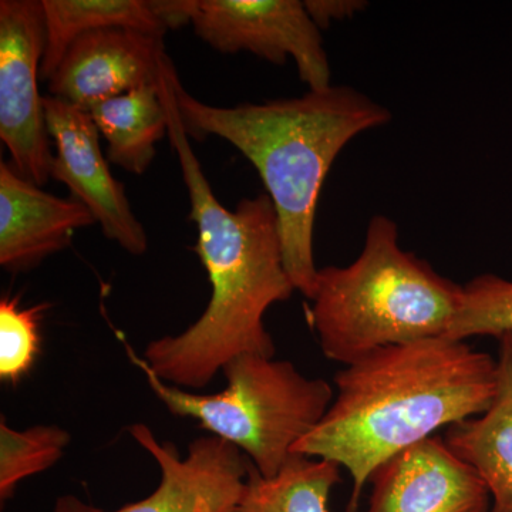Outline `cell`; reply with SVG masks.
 Wrapping results in <instances>:
<instances>
[{"instance_id": "obj_9", "label": "cell", "mask_w": 512, "mask_h": 512, "mask_svg": "<svg viewBox=\"0 0 512 512\" xmlns=\"http://www.w3.org/2000/svg\"><path fill=\"white\" fill-rule=\"evenodd\" d=\"M50 140L56 147L50 178L69 187L99 222L104 235L131 255L146 254V229L137 220L124 185L101 153L99 128L87 111L56 97H43Z\"/></svg>"}, {"instance_id": "obj_20", "label": "cell", "mask_w": 512, "mask_h": 512, "mask_svg": "<svg viewBox=\"0 0 512 512\" xmlns=\"http://www.w3.org/2000/svg\"><path fill=\"white\" fill-rule=\"evenodd\" d=\"M303 5L315 25L323 30L333 22L353 18L367 3L363 0H303Z\"/></svg>"}, {"instance_id": "obj_16", "label": "cell", "mask_w": 512, "mask_h": 512, "mask_svg": "<svg viewBox=\"0 0 512 512\" xmlns=\"http://www.w3.org/2000/svg\"><path fill=\"white\" fill-rule=\"evenodd\" d=\"M340 483L338 464L293 454L275 477L249 468L244 495L232 512H329L333 487Z\"/></svg>"}, {"instance_id": "obj_17", "label": "cell", "mask_w": 512, "mask_h": 512, "mask_svg": "<svg viewBox=\"0 0 512 512\" xmlns=\"http://www.w3.org/2000/svg\"><path fill=\"white\" fill-rule=\"evenodd\" d=\"M72 437L55 424H39L15 430L5 417L0 420V501L5 504L26 478L55 466Z\"/></svg>"}, {"instance_id": "obj_2", "label": "cell", "mask_w": 512, "mask_h": 512, "mask_svg": "<svg viewBox=\"0 0 512 512\" xmlns=\"http://www.w3.org/2000/svg\"><path fill=\"white\" fill-rule=\"evenodd\" d=\"M335 384L328 413L293 454L348 470V512H356L380 464L490 407L497 360L467 342L424 339L362 357L340 370Z\"/></svg>"}, {"instance_id": "obj_15", "label": "cell", "mask_w": 512, "mask_h": 512, "mask_svg": "<svg viewBox=\"0 0 512 512\" xmlns=\"http://www.w3.org/2000/svg\"><path fill=\"white\" fill-rule=\"evenodd\" d=\"M46 50L40 79L50 80L69 47L86 33L109 28L137 29L165 36L167 26L146 0H42Z\"/></svg>"}, {"instance_id": "obj_8", "label": "cell", "mask_w": 512, "mask_h": 512, "mask_svg": "<svg viewBox=\"0 0 512 512\" xmlns=\"http://www.w3.org/2000/svg\"><path fill=\"white\" fill-rule=\"evenodd\" d=\"M128 433L160 466L157 490L114 511L63 495L53 512H232L237 508L251 461L234 444L220 437H201L192 441L188 456L181 457L171 441L158 440L146 424H133Z\"/></svg>"}, {"instance_id": "obj_3", "label": "cell", "mask_w": 512, "mask_h": 512, "mask_svg": "<svg viewBox=\"0 0 512 512\" xmlns=\"http://www.w3.org/2000/svg\"><path fill=\"white\" fill-rule=\"evenodd\" d=\"M170 83L188 137L224 138L258 170L278 217L286 272L296 291L311 299L319 271L313 229L326 177L353 138L389 123L392 114L350 86L309 90L301 97L262 104L215 107L191 96L175 67Z\"/></svg>"}, {"instance_id": "obj_18", "label": "cell", "mask_w": 512, "mask_h": 512, "mask_svg": "<svg viewBox=\"0 0 512 512\" xmlns=\"http://www.w3.org/2000/svg\"><path fill=\"white\" fill-rule=\"evenodd\" d=\"M512 333V281L485 274L463 286L447 339L466 342L476 336L500 339Z\"/></svg>"}, {"instance_id": "obj_12", "label": "cell", "mask_w": 512, "mask_h": 512, "mask_svg": "<svg viewBox=\"0 0 512 512\" xmlns=\"http://www.w3.org/2000/svg\"><path fill=\"white\" fill-rule=\"evenodd\" d=\"M94 222L82 202L55 197L23 178L12 164H0V265L5 271H32L69 247L77 229Z\"/></svg>"}, {"instance_id": "obj_7", "label": "cell", "mask_w": 512, "mask_h": 512, "mask_svg": "<svg viewBox=\"0 0 512 512\" xmlns=\"http://www.w3.org/2000/svg\"><path fill=\"white\" fill-rule=\"evenodd\" d=\"M46 50L42 0L0 2V138L23 178L42 188L53 156L37 90Z\"/></svg>"}, {"instance_id": "obj_14", "label": "cell", "mask_w": 512, "mask_h": 512, "mask_svg": "<svg viewBox=\"0 0 512 512\" xmlns=\"http://www.w3.org/2000/svg\"><path fill=\"white\" fill-rule=\"evenodd\" d=\"M161 80L100 101L89 110L100 134L106 138L110 163L120 165L128 173H146L156 157L158 141L168 136Z\"/></svg>"}, {"instance_id": "obj_1", "label": "cell", "mask_w": 512, "mask_h": 512, "mask_svg": "<svg viewBox=\"0 0 512 512\" xmlns=\"http://www.w3.org/2000/svg\"><path fill=\"white\" fill-rule=\"evenodd\" d=\"M170 72L161 80L168 137L180 161L197 225V251L211 284V299L180 335L148 343L143 359L163 382L204 389L232 359L247 353L274 357L264 316L296 291L284 264L278 217L268 194L244 198L234 211L215 197L185 133Z\"/></svg>"}, {"instance_id": "obj_19", "label": "cell", "mask_w": 512, "mask_h": 512, "mask_svg": "<svg viewBox=\"0 0 512 512\" xmlns=\"http://www.w3.org/2000/svg\"><path fill=\"white\" fill-rule=\"evenodd\" d=\"M40 303L20 308L19 298L5 296L0 301V379L18 384L35 365L40 352V318L49 308Z\"/></svg>"}, {"instance_id": "obj_11", "label": "cell", "mask_w": 512, "mask_h": 512, "mask_svg": "<svg viewBox=\"0 0 512 512\" xmlns=\"http://www.w3.org/2000/svg\"><path fill=\"white\" fill-rule=\"evenodd\" d=\"M365 512H490L483 478L444 439L430 437L373 471Z\"/></svg>"}, {"instance_id": "obj_13", "label": "cell", "mask_w": 512, "mask_h": 512, "mask_svg": "<svg viewBox=\"0 0 512 512\" xmlns=\"http://www.w3.org/2000/svg\"><path fill=\"white\" fill-rule=\"evenodd\" d=\"M498 342L493 402L480 416L448 427L444 441L483 478L490 512H512V333Z\"/></svg>"}, {"instance_id": "obj_6", "label": "cell", "mask_w": 512, "mask_h": 512, "mask_svg": "<svg viewBox=\"0 0 512 512\" xmlns=\"http://www.w3.org/2000/svg\"><path fill=\"white\" fill-rule=\"evenodd\" d=\"M154 8L168 29L191 23L224 55L249 52L274 64L292 57L309 90L332 86L320 29L299 0H156Z\"/></svg>"}, {"instance_id": "obj_10", "label": "cell", "mask_w": 512, "mask_h": 512, "mask_svg": "<svg viewBox=\"0 0 512 512\" xmlns=\"http://www.w3.org/2000/svg\"><path fill=\"white\" fill-rule=\"evenodd\" d=\"M171 60L164 36L109 28L80 36L49 80L50 96L89 113L100 101L163 79Z\"/></svg>"}, {"instance_id": "obj_4", "label": "cell", "mask_w": 512, "mask_h": 512, "mask_svg": "<svg viewBox=\"0 0 512 512\" xmlns=\"http://www.w3.org/2000/svg\"><path fill=\"white\" fill-rule=\"evenodd\" d=\"M461 291L404 251L396 222L376 215L355 262L319 269L309 320L323 355L348 366L387 346L446 338Z\"/></svg>"}, {"instance_id": "obj_5", "label": "cell", "mask_w": 512, "mask_h": 512, "mask_svg": "<svg viewBox=\"0 0 512 512\" xmlns=\"http://www.w3.org/2000/svg\"><path fill=\"white\" fill-rule=\"evenodd\" d=\"M131 363L174 416L190 417L234 444L262 477H275L293 456V447L323 420L335 390L323 379L303 376L288 360L247 353L222 372L227 389L195 394L163 382L143 357L126 346Z\"/></svg>"}]
</instances>
